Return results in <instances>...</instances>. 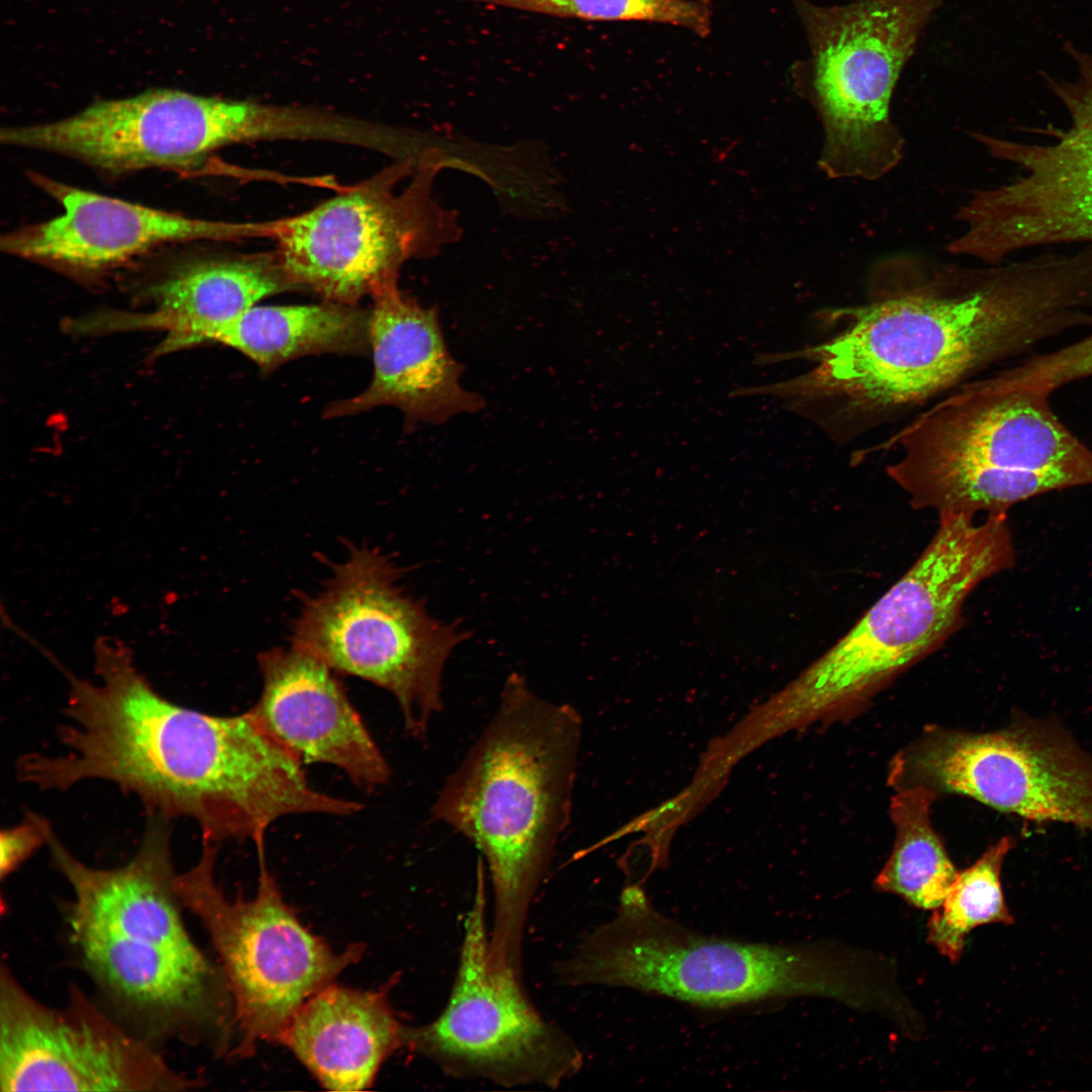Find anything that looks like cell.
<instances>
[{"instance_id":"52a82bcc","label":"cell","mask_w":1092,"mask_h":1092,"mask_svg":"<svg viewBox=\"0 0 1092 1092\" xmlns=\"http://www.w3.org/2000/svg\"><path fill=\"white\" fill-rule=\"evenodd\" d=\"M792 1L809 44L793 77L821 120L820 170L832 179L882 178L904 156L905 140L890 114L893 92L946 0Z\"/></svg>"},{"instance_id":"603a6c76","label":"cell","mask_w":1092,"mask_h":1092,"mask_svg":"<svg viewBox=\"0 0 1092 1092\" xmlns=\"http://www.w3.org/2000/svg\"><path fill=\"white\" fill-rule=\"evenodd\" d=\"M896 791L889 808L895 842L874 887L915 908L935 910L959 873L931 823L937 794L921 786Z\"/></svg>"},{"instance_id":"ac0fdd59","label":"cell","mask_w":1092,"mask_h":1092,"mask_svg":"<svg viewBox=\"0 0 1092 1092\" xmlns=\"http://www.w3.org/2000/svg\"><path fill=\"white\" fill-rule=\"evenodd\" d=\"M262 690L248 711L301 763L341 768L357 786L386 785L390 767L333 669L293 646L258 656Z\"/></svg>"},{"instance_id":"ba28073f","label":"cell","mask_w":1092,"mask_h":1092,"mask_svg":"<svg viewBox=\"0 0 1092 1092\" xmlns=\"http://www.w3.org/2000/svg\"><path fill=\"white\" fill-rule=\"evenodd\" d=\"M315 596L303 599L291 644L333 670L368 680L396 700L405 730L426 738L442 710V674L470 637L432 617L398 585L403 572L379 550L351 546Z\"/></svg>"},{"instance_id":"44dd1931","label":"cell","mask_w":1092,"mask_h":1092,"mask_svg":"<svg viewBox=\"0 0 1092 1092\" xmlns=\"http://www.w3.org/2000/svg\"><path fill=\"white\" fill-rule=\"evenodd\" d=\"M297 287L277 251L189 262L153 289L155 308L133 316L136 324L166 332L160 351L205 342L266 296Z\"/></svg>"},{"instance_id":"4fadbf2b","label":"cell","mask_w":1092,"mask_h":1092,"mask_svg":"<svg viewBox=\"0 0 1092 1092\" xmlns=\"http://www.w3.org/2000/svg\"><path fill=\"white\" fill-rule=\"evenodd\" d=\"M1049 395L999 374L968 383L895 436L899 456L888 474L915 510L988 470H1066L1092 484V449L1058 418Z\"/></svg>"},{"instance_id":"9a60e30c","label":"cell","mask_w":1092,"mask_h":1092,"mask_svg":"<svg viewBox=\"0 0 1092 1092\" xmlns=\"http://www.w3.org/2000/svg\"><path fill=\"white\" fill-rule=\"evenodd\" d=\"M198 1084L77 987L65 1006L54 1007L31 995L2 963V1092L186 1091Z\"/></svg>"},{"instance_id":"5b68a950","label":"cell","mask_w":1092,"mask_h":1092,"mask_svg":"<svg viewBox=\"0 0 1092 1092\" xmlns=\"http://www.w3.org/2000/svg\"><path fill=\"white\" fill-rule=\"evenodd\" d=\"M555 973L569 987H624L702 1007L816 996L879 1011L890 990L881 956L703 935L659 913L639 882L623 888L614 917L588 932Z\"/></svg>"},{"instance_id":"7c38bea8","label":"cell","mask_w":1092,"mask_h":1092,"mask_svg":"<svg viewBox=\"0 0 1092 1092\" xmlns=\"http://www.w3.org/2000/svg\"><path fill=\"white\" fill-rule=\"evenodd\" d=\"M1078 75L1048 88L1066 110L1065 127L1034 128L1044 143L1010 140L973 131L994 159L1021 171L1012 181L978 189L960 208L965 224L947 251L953 256L998 264L1018 251L1092 243V55L1068 44Z\"/></svg>"},{"instance_id":"4316f807","label":"cell","mask_w":1092,"mask_h":1092,"mask_svg":"<svg viewBox=\"0 0 1092 1092\" xmlns=\"http://www.w3.org/2000/svg\"><path fill=\"white\" fill-rule=\"evenodd\" d=\"M44 820L46 818L29 812L22 823L1 831L2 880L16 871L40 846L47 844Z\"/></svg>"},{"instance_id":"7a4b0ae2","label":"cell","mask_w":1092,"mask_h":1092,"mask_svg":"<svg viewBox=\"0 0 1092 1092\" xmlns=\"http://www.w3.org/2000/svg\"><path fill=\"white\" fill-rule=\"evenodd\" d=\"M94 658L97 681L65 672V752L23 754L19 781L41 791L109 782L138 797L148 815L194 820L214 843L265 840L288 815L350 813L351 801L315 790L301 762L249 712L215 716L173 703L117 640L98 639Z\"/></svg>"},{"instance_id":"6da1fadb","label":"cell","mask_w":1092,"mask_h":1092,"mask_svg":"<svg viewBox=\"0 0 1092 1092\" xmlns=\"http://www.w3.org/2000/svg\"><path fill=\"white\" fill-rule=\"evenodd\" d=\"M822 315L842 324L827 340L757 359H802L813 367L751 391L818 413L829 431L857 432L973 372L1091 326L1092 244L984 267L891 256L874 267L867 302Z\"/></svg>"},{"instance_id":"8992f818","label":"cell","mask_w":1092,"mask_h":1092,"mask_svg":"<svg viewBox=\"0 0 1092 1092\" xmlns=\"http://www.w3.org/2000/svg\"><path fill=\"white\" fill-rule=\"evenodd\" d=\"M910 568L829 649L754 710L768 739L851 712L938 650L985 579L1013 566L1006 514L940 516Z\"/></svg>"},{"instance_id":"484cf974","label":"cell","mask_w":1092,"mask_h":1092,"mask_svg":"<svg viewBox=\"0 0 1092 1092\" xmlns=\"http://www.w3.org/2000/svg\"><path fill=\"white\" fill-rule=\"evenodd\" d=\"M1002 373L1012 383L1050 394L1066 384L1092 377V332L1065 347L1030 357Z\"/></svg>"},{"instance_id":"30bf717a","label":"cell","mask_w":1092,"mask_h":1092,"mask_svg":"<svg viewBox=\"0 0 1092 1092\" xmlns=\"http://www.w3.org/2000/svg\"><path fill=\"white\" fill-rule=\"evenodd\" d=\"M259 877L252 899L228 898L215 879L216 843L202 842L198 860L176 878L184 909L202 924L215 949L234 1003L237 1043L231 1058L251 1057L261 1042H277L313 994L357 963L364 946L335 951L299 920L284 900L255 843Z\"/></svg>"},{"instance_id":"5bb4252c","label":"cell","mask_w":1092,"mask_h":1092,"mask_svg":"<svg viewBox=\"0 0 1092 1092\" xmlns=\"http://www.w3.org/2000/svg\"><path fill=\"white\" fill-rule=\"evenodd\" d=\"M896 788L968 796L1028 821L1092 831V756L1057 720L973 733L929 727L890 765Z\"/></svg>"},{"instance_id":"8fae6325","label":"cell","mask_w":1092,"mask_h":1092,"mask_svg":"<svg viewBox=\"0 0 1092 1092\" xmlns=\"http://www.w3.org/2000/svg\"><path fill=\"white\" fill-rule=\"evenodd\" d=\"M477 874L447 1003L432 1021L405 1025L404 1048L455 1079L557 1088L582 1068V1053L539 1012L521 976L492 964L480 867Z\"/></svg>"},{"instance_id":"d6986e66","label":"cell","mask_w":1092,"mask_h":1092,"mask_svg":"<svg viewBox=\"0 0 1092 1092\" xmlns=\"http://www.w3.org/2000/svg\"><path fill=\"white\" fill-rule=\"evenodd\" d=\"M372 300L371 381L361 393L327 405L325 418L393 405L412 425L438 424L456 414L478 411L483 401L460 384L462 368L446 347L436 307L404 297L397 286Z\"/></svg>"},{"instance_id":"d4e9b609","label":"cell","mask_w":1092,"mask_h":1092,"mask_svg":"<svg viewBox=\"0 0 1092 1092\" xmlns=\"http://www.w3.org/2000/svg\"><path fill=\"white\" fill-rule=\"evenodd\" d=\"M503 6L550 16L592 21L639 20L684 27L707 36L710 0H455Z\"/></svg>"},{"instance_id":"7402d4cb","label":"cell","mask_w":1092,"mask_h":1092,"mask_svg":"<svg viewBox=\"0 0 1092 1092\" xmlns=\"http://www.w3.org/2000/svg\"><path fill=\"white\" fill-rule=\"evenodd\" d=\"M370 309L325 300L315 304L254 305L215 342L232 347L269 373L301 356L370 351Z\"/></svg>"},{"instance_id":"cb8c5ba5","label":"cell","mask_w":1092,"mask_h":1092,"mask_svg":"<svg viewBox=\"0 0 1092 1092\" xmlns=\"http://www.w3.org/2000/svg\"><path fill=\"white\" fill-rule=\"evenodd\" d=\"M1013 844L1011 836H1003L959 872L941 905L929 917L927 940L950 963L960 961L966 938L975 928L1014 923L1001 882L1003 862Z\"/></svg>"},{"instance_id":"9c48e42d","label":"cell","mask_w":1092,"mask_h":1092,"mask_svg":"<svg viewBox=\"0 0 1092 1092\" xmlns=\"http://www.w3.org/2000/svg\"><path fill=\"white\" fill-rule=\"evenodd\" d=\"M438 157L398 160L315 207L277 220V253L298 290L357 305L397 286L402 265L460 237L431 194Z\"/></svg>"},{"instance_id":"3957f363","label":"cell","mask_w":1092,"mask_h":1092,"mask_svg":"<svg viewBox=\"0 0 1092 1092\" xmlns=\"http://www.w3.org/2000/svg\"><path fill=\"white\" fill-rule=\"evenodd\" d=\"M148 817L138 851L113 869L79 859L46 820L53 866L73 894L70 940L89 976L145 1029L228 1055L236 1026L226 978L183 918L170 820Z\"/></svg>"},{"instance_id":"277c9868","label":"cell","mask_w":1092,"mask_h":1092,"mask_svg":"<svg viewBox=\"0 0 1092 1092\" xmlns=\"http://www.w3.org/2000/svg\"><path fill=\"white\" fill-rule=\"evenodd\" d=\"M582 721L512 673L497 709L432 807L435 820L485 858L492 890L490 959L522 976L529 912L567 827Z\"/></svg>"},{"instance_id":"ffe728a7","label":"cell","mask_w":1092,"mask_h":1092,"mask_svg":"<svg viewBox=\"0 0 1092 1092\" xmlns=\"http://www.w3.org/2000/svg\"><path fill=\"white\" fill-rule=\"evenodd\" d=\"M404 1028L388 987L361 990L334 982L302 1004L279 1043L325 1089L362 1091L373 1084L383 1062L404 1048Z\"/></svg>"},{"instance_id":"2e32d148","label":"cell","mask_w":1092,"mask_h":1092,"mask_svg":"<svg viewBox=\"0 0 1092 1092\" xmlns=\"http://www.w3.org/2000/svg\"><path fill=\"white\" fill-rule=\"evenodd\" d=\"M269 129L262 103L157 89L98 101L56 121L2 128L0 139L126 173L188 170L220 148L264 141Z\"/></svg>"},{"instance_id":"e0dca14e","label":"cell","mask_w":1092,"mask_h":1092,"mask_svg":"<svg viewBox=\"0 0 1092 1092\" xmlns=\"http://www.w3.org/2000/svg\"><path fill=\"white\" fill-rule=\"evenodd\" d=\"M28 177L64 212L3 235L1 250L66 270L102 271L169 243L273 238L275 232L276 221L192 218L80 189L36 172Z\"/></svg>"}]
</instances>
